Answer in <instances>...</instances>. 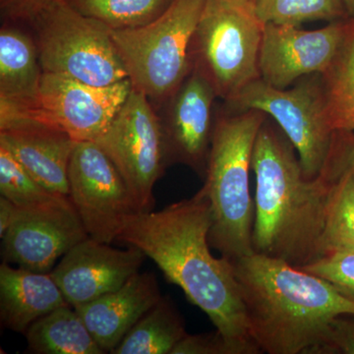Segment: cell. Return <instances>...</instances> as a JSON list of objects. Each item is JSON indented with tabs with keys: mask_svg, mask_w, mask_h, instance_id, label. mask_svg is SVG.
<instances>
[{
	"mask_svg": "<svg viewBox=\"0 0 354 354\" xmlns=\"http://www.w3.org/2000/svg\"><path fill=\"white\" fill-rule=\"evenodd\" d=\"M211 204L204 187L158 212L128 216L116 241L136 247L183 290L227 339L232 354L262 353L249 330L232 261L211 253Z\"/></svg>",
	"mask_w": 354,
	"mask_h": 354,
	"instance_id": "1",
	"label": "cell"
},
{
	"mask_svg": "<svg viewBox=\"0 0 354 354\" xmlns=\"http://www.w3.org/2000/svg\"><path fill=\"white\" fill-rule=\"evenodd\" d=\"M254 252L300 268L321 256L327 181L305 176L295 146L267 116L256 139Z\"/></svg>",
	"mask_w": 354,
	"mask_h": 354,
	"instance_id": "2",
	"label": "cell"
},
{
	"mask_svg": "<svg viewBox=\"0 0 354 354\" xmlns=\"http://www.w3.org/2000/svg\"><path fill=\"white\" fill-rule=\"evenodd\" d=\"M232 261L251 337L262 353L307 354L354 301L315 274L252 253Z\"/></svg>",
	"mask_w": 354,
	"mask_h": 354,
	"instance_id": "3",
	"label": "cell"
},
{
	"mask_svg": "<svg viewBox=\"0 0 354 354\" xmlns=\"http://www.w3.org/2000/svg\"><path fill=\"white\" fill-rule=\"evenodd\" d=\"M223 104L216 111L203 187L211 204L209 245L234 260L254 253L255 204L249 177L256 139L268 115Z\"/></svg>",
	"mask_w": 354,
	"mask_h": 354,
	"instance_id": "4",
	"label": "cell"
},
{
	"mask_svg": "<svg viewBox=\"0 0 354 354\" xmlns=\"http://www.w3.org/2000/svg\"><path fill=\"white\" fill-rule=\"evenodd\" d=\"M206 0H174L149 24L111 30L134 90L162 108L189 74L190 46Z\"/></svg>",
	"mask_w": 354,
	"mask_h": 354,
	"instance_id": "5",
	"label": "cell"
},
{
	"mask_svg": "<svg viewBox=\"0 0 354 354\" xmlns=\"http://www.w3.org/2000/svg\"><path fill=\"white\" fill-rule=\"evenodd\" d=\"M263 30L253 0H206L191 41V69L223 102L260 78Z\"/></svg>",
	"mask_w": 354,
	"mask_h": 354,
	"instance_id": "6",
	"label": "cell"
},
{
	"mask_svg": "<svg viewBox=\"0 0 354 354\" xmlns=\"http://www.w3.org/2000/svg\"><path fill=\"white\" fill-rule=\"evenodd\" d=\"M44 73L94 86L128 79L111 29L57 0L29 24Z\"/></svg>",
	"mask_w": 354,
	"mask_h": 354,
	"instance_id": "7",
	"label": "cell"
},
{
	"mask_svg": "<svg viewBox=\"0 0 354 354\" xmlns=\"http://www.w3.org/2000/svg\"><path fill=\"white\" fill-rule=\"evenodd\" d=\"M225 104L267 114L295 146L305 176H320L335 133L328 118L321 74L304 77L286 88L272 87L259 78Z\"/></svg>",
	"mask_w": 354,
	"mask_h": 354,
	"instance_id": "8",
	"label": "cell"
},
{
	"mask_svg": "<svg viewBox=\"0 0 354 354\" xmlns=\"http://www.w3.org/2000/svg\"><path fill=\"white\" fill-rule=\"evenodd\" d=\"M95 143L118 167L139 213L153 211V188L167 162L160 115L150 100L132 88Z\"/></svg>",
	"mask_w": 354,
	"mask_h": 354,
	"instance_id": "9",
	"label": "cell"
},
{
	"mask_svg": "<svg viewBox=\"0 0 354 354\" xmlns=\"http://www.w3.org/2000/svg\"><path fill=\"white\" fill-rule=\"evenodd\" d=\"M69 198L88 236L116 241L128 216L139 213L127 183L108 153L94 141H78L68 167Z\"/></svg>",
	"mask_w": 354,
	"mask_h": 354,
	"instance_id": "10",
	"label": "cell"
},
{
	"mask_svg": "<svg viewBox=\"0 0 354 354\" xmlns=\"http://www.w3.org/2000/svg\"><path fill=\"white\" fill-rule=\"evenodd\" d=\"M82 221L68 196H57L19 208L2 237L3 262L23 269L50 272L58 260L88 239Z\"/></svg>",
	"mask_w": 354,
	"mask_h": 354,
	"instance_id": "11",
	"label": "cell"
},
{
	"mask_svg": "<svg viewBox=\"0 0 354 354\" xmlns=\"http://www.w3.org/2000/svg\"><path fill=\"white\" fill-rule=\"evenodd\" d=\"M129 79L94 86L44 73L38 113L32 118L55 125L76 142L97 141L132 91Z\"/></svg>",
	"mask_w": 354,
	"mask_h": 354,
	"instance_id": "12",
	"label": "cell"
},
{
	"mask_svg": "<svg viewBox=\"0 0 354 354\" xmlns=\"http://www.w3.org/2000/svg\"><path fill=\"white\" fill-rule=\"evenodd\" d=\"M348 19L317 30L265 24L259 53L260 78L286 88L304 77L324 74L334 62L348 30Z\"/></svg>",
	"mask_w": 354,
	"mask_h": 354,
	"instance_id": "13",
	"label": "cell"
},
{
	"mask_svg": "<svg viewBox=\"0 0 354 354\" xmlns=\"http://www.w3.org/2000/svg\"><path fill=\"white\" fill-rule=\"evenodd\" d=\"M218 99L208 81L191 69L158 113L164 133L167 165L181 164L205 179Z\"/></svg>",
	"mask_w": 354,
	"mask_h": 354,
	"instance_id": "14",
	"label": "cell"
},
{
	"mask_svg": "<svg viewBox=\"0 0 354 354\" xmlns=\"http://www.w3.org/2000/svg\"><path fill=\"white\" fill-rule=\"evenodd\" d=\"M146 255L136 247L113 248L88 236L50 272L67 304L76 308L118 290L139 272Z\"/></svg>",
	"mask_w": 354,
	"mask_h": 354,
	"instance_id": "15",
	"label": "cell"
},
{
	"mask_svg": "<svg viewBox=\"0 0 354 354\" xmlns=\"http://www.w3.org/2000/svg\"><path fill=\"white\" fill-rule=\"evenodd\" d=\"M75 144L64 130L37 118L0 122V145L55 195L69 197L68 167Z\"/></svg>",
	"mask_w": 354,
	"mask_h": 354,
	"instance_id": "16",
	"label": "cell"
},
{
	"mask_svg": "<svg viewBox=\"0 0 354 354\" xmlns=\"http://www.w3.org/2000/svg\"><path fill=\"white\" fill-rule=\"evenodd\" d=\"M43 69L34 37L4 23L0 30V122L38 113Z\"/></svg>",
	"mask_w": 354,
	"mask_h": 354,
	"instance_id": "17",
	"label": "cell"
},
{
	"mask_svg": "<svg viewBox=\"0 0 354 354\" xmlns=\"http://www.w3.org/2000/svg\"><path fill=\"white\" fill-rule=\"evenodd\" d=\"M162 295L155 274L137 272L118 290L74 308L104 353H111Z\"/></svg>",
	"mask_w": 354,
	"mask_h": 354,
	"instance_id": "18",
	"label": "cell"
},
{
	"mask_svg": "<svg viewBox=\"0 0 354 354\" xmlns=\"http://www.w3.org/2000/svg\"><path fill=\"white\" fill-rule=\"evenodd\" d=\"M65 305L50 272L0 266V321L6 329L25 335L32 323Z\"/></svg>",
	"mask_w": 354,
	"mask_h": 354,
	"instance_id": "19",
	"label": "cell"
},
{
	"mask_svg": "<svg viewBox=\"0 0 354 354\" xmlns=\"http://www.w3.org/2000/svg\"><path fill=\"white\" fill-rule=\"evenodd\" d=\"M28 351L36 354H102L87 326L70 305L41 317L26 333Z\"/></svg>",
	"mask_w": 354,
	"mask_h": 354,
	"instance_id": "20",
	"label": "cell"
},
{
	"mask_svg": "<svg viewBox=\"0 0 354 354\" xmlns=\"http://www.w3.org/2000/svg\"><path fill=\"white\" fill-rule=\"evenodd\" d=\"M187 332L169 297H162L123 337L111 354H171Z\"/></svg>",
	"mask_w": 354,
	"mask_h": 354,
	"instance_id": "21",
	"label": "cell"
},
{
	"mask_svg": "<svg viewBox=\"0 0 354 354\" xmlns=\"http://www.w3.org/2000/svg\"><path fill=\"white\" fill-rule=\"evenodd\" d=\"M320 176L327 181L321 256L354 252V172L324 171Z\"/></svg>",
	"mask_w": 354,
	"mask_h": 354,
	"instance_id": "22",
	"label": "cell"
},
{
	"mask_svg": "<svg viewBox=\"0 0 354 354\" xmlns=\"http://www.w3.org/2000/svg\"><path fill=\"white\" fill-rule=\"evenodd\" d=\"M322 75L326 109L334 131H354V19L334 62Z\"/></svg>",
	"mask_w": 354,
	"mask_h": 354,
	"instance_id": "23",
	"label": "cell"
},
{
	"mask_svg": "<svg viewBox=\"0 0 354 354\" xmlns=\"http://www.w3.org/2000/svg\"><path fill=\"white\" fill-rule=\"evenodd\" d=\"M83 15L111 30L142 27L160 17L174 0H65Z\"/></svg>",
	"mask_w": 354,
	"mask_h": 354,
	"instance_id": "24",
	"label": "cell"
},
{
	"mask_svg": "<svg viewBox=\"0 0 354 354\" xmlns=\"http://www.w3.org/2000/svg\"><path fill=\"white\" fill-rule=\"evenodd\" d=\"M263 24L297 26L312 21L335 22L349 18L342 0H253Z\"/></svg>",
	"mask_w": 354,
	"mask_h": 354,
	"instance_id": "25",
	"label": "cell"
},
{
	"mask_svg": "<svg viewBox=\"0 0 354 354\" xmlns=\"http://www.w3.org/2000/svg\"><path fill=\"white\" fill-rule=\"evenodd\" d=\"M0 194L19 208L35 206L62 196L43 187L2 145H0Z\"/></svg>",
	"mask_w": 354,
	"mask_h": 354,
	"instance_id": "26",
	"label": "cell"
},
{
	"mask_svg": "<svg viewBox=\"0 0 354 354\" xmlns=\"http://www.w3.org/2000/svg\"><path fill=\"white\" fill-rule=\"evenodd\" d=\"M299 269L325 279L344 297L354 301V252L327 253Z\"/></svg>",
	"mask_w": 354,
	"mask_h": 354,
	"instance_id": "27",
	"label": "cell"
},
{
	"mask_svg": "<svg viewBox=\"0 0 354 354\" xmlns=\"http://www.w3.org/2000/svg\"><path fill=\"white\" fill-rule=\"evenodd\" d=\"M307 354H354V316L337 317Z\"/></svg>",
	"mask_w": 354,
	"mask_h": 354,
	"instance_id": "28",
	"label": "cell"
},
{
	"mask_svg": "<svg viewBox=\"0 0 354 354\" xmlns=\"http://www.w3.org/2000/svg\"><path fill=\"white\" fill-rule=\"evenodd\" d=\"M171 354H232L227 339L216 330L207 334H187Z\"/></svg>",
	"mask_w": 354,
	"mask_h": 354,
	"instance_id": "29",
	"label": "cell"
},
{
	"mask_svg": "<svg viewBox=\"0 0 354 354\" xmlns=\"http://www.w3.org/2000/svg\"><path fill=\"white\" fill-rule=\"evenodd\" d=\"M354 172V131H335L323 171ZM321 172V174H322Z\"/></svg>",
	"mask_w": 354,
	"mask_h": 354,
	"instance_id": "30",
	"label": "cell"
},
{
	"mask_svg": "<svg viewBox=\"0 0 354 354\" xmlns=\"http://www.w3.org/2000/svg\"><path fill=\"white\" fill-rule=\"evenodd\" d=\"M57 0H0V14L4 23L28 24Z\"/></svg>",
	"mask_w": 354,
	"mask_h": 354,
	"instance_id": "31",
	"label": "cell"
},
{
	"mask_svg": "<svg viewBox=\"0 0 354 354\" xmlns=\"http://www.w3.org/2000/svg\"><path fill=\"white\" fill-rule=\"evenodd\" d=\"M18 207L10 200L0 197V237H3L8 228L12 225Z\"/></svg>",
	"mask_w": 354,
	"mask_h": 354,
	"instance_id": "32",
	"label": "cell"
},
{
	"mask_svg": "<svg viewBox=\"0 0 354 354\" xmlns=\"http://www.w3.org/2000/svg\"><path fill=\"white\" fill-rule=\"evenodd\" d=\"M349 18L354 19V0H342Z\"/></svg>",
	"mask_w": 354,
	"mask_h": 354,
	"instance_id": "33",
	"label": "cell"
}]
</instances>
